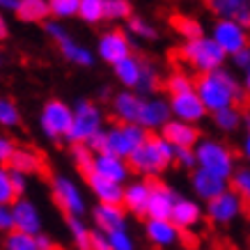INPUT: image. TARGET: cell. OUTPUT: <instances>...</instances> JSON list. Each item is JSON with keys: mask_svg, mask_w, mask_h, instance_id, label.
<instances>
[{"mask_svg": "<svg viewBox=\"0 0 250 250\" xmlns=\"http://www.w3.org/2000/svg\"><path fill=\"white\" fill-rule=\"evenodd\" d=\"M229 188H232V184L228 179L218 177V174L200 170V167L190 172V190H193L195 200H200V202H211V200H216Z\"/></svg>", "mask_w": 250, "mask_h": 250, "instance_id": "obj_16", "label": "cell"}, {"mask_svg": "<svg viewBox=\"0 0 250 250\" xmlns=\"http://www.w3.org/2000/svg\"><path fill=\"white\" fill-rule=\"evenodd\" d=\"M209 7L218 19L236 21L250 30V0H211Z\"/></svg>", "mask_w": 250, "mask_h": 250, "instance_id": "obj_27", "label": "cell"}, {"mask_svg": "<svg viewBox=\"0 0 250 250\" xmlns=\"http://www.w3.org/2000/svg\"><path fill=\"white\" fill-rule=\"evenodd\" d=\"M145 236L156 248H174L182 241V229L172 220H145Z\"/></svg>", "mask_w": 250, "mask_h": 250, "instance_id": "obj_24", "label": "cell"}, {"mask_svg": "<svg viewBox=\"0 0 250 250\" xmlns=\"http://www.w3.org/2000/svg\"><path fill=\"white\" fill-rule=\"evenodd\" d=\"M51 5V19L53 21H67L81 12V0H48Z\"/></svg>", "mask_w": 250, "mask_h": 250, "instance_id": "obj_37", "label": "cell"}, {"mask_svg": "<svg viewBox=\"0 0 250 250\" xmlns=\"http://www.w3.org/2000/svg\"><path fill=\"white\" fill-rule=\"evenodd\" d=\"M110 248L113 250H138V246L129 229H122V232L110 234Z\"/></svg>", "mask_w": 250, "mask_h": 250, "instance_id": "obj_43", "label": "cell"}, {"mask_svg": "<svg viewBox=\"0 0 250 250\" xmlns=\"http://www.w3.org/2000/svg\"><path fill=\"white\" fill-rule=\"evenodd\" d=\"M243 90L250 94V69L246 71V74H243Z\"/></svg>", "mask_w": 250, "mask_h": 250, "instance_id": "obj_55", "label": "cell"}, {"mask_svg": "<svg viewBox=\"0 0 250 250\" xmlns=\"http://www.w3.org/2000/svg\"><path fill=\"white\" fill-rule=\"evenodd\" d=\"M16 152H19V145H16L12 138H7V136L0 138V163H2V166L9 167V163H12Z\"/></svg>", "mask_w": 250, "mask_h": 250, "instance_id": "obj_44", "label": "cell"}, {"mask_svg": "<svg viewBox=\"0 0 250 250\" xmlns=\"http://www.w3.org/2000/svg\"><path fill=\"white\" fill-rule=\"evenodd\" d=\"M232 64H234L236 69H241L243 74L250 69V46L248 48H243L241 53H236L234 58H232Z\"/></svg>", "mask_w": 250, "mask_h": 250, "instance_id": "obj_50", "label": "cell"}, {"mask_svg": "<svg viewBox=\"0 0 250 250\" xmlns=\"http://www.w3.org/2000/svg\"><path fill=\"white\" fill-rule=\"evenodd\" d=\"M147 138L149 133L140 124H113V126H106L92 140L90 149L94 154H113V156L129 161L147 143Z\"/></svg>", "mask_w": 250, "mask_h": 250, "instance_id": "obj_2", "label": "cell"}, {"mask_svg": "<svg viewBox=\"0 0 250 250\" xmlns=\"http://www.w3.org/2000/svg\"><path fill=\"white\" fill-rule=\"evenodd\" d=\"M85 182H87V188H90L92 195L97 197L99 205H120L122 207V202H124V186L122 184L104 179L97 172L87 174Z\"/></svg>", "mask_w": 250, "mask_h": 250, "instance_id": "obj_26", "label": "cell"}, {"mask_svg": "<svg viewBox=\"0 0 250 250\" xmlns=\"http://www.w3.org/2000/svg\"><path fill=\"white\" fill-rule=\"evenodd\" d=\"M9 172H12V186L16 190V197H25V193H28V177L21 172H14V170H9Z\"/></svg>", "mask_w": 250, "mask_h": 250, "instance_id": "obj_46", "label": "cell"}, {"mask_svg": "<svg viewBox=\"0 0 250 250\" xmlns=\"http://www.w3.org/2000/svg\"><path fill=\"white\" fill-rule=\"evenodd\" d=\"M44 32H46V37L60 48L62 58H64L67 62L76 64V67H83V69H90V67L97 64V53L92 51L90 46L76 42V39L69 35V30L62 25L60 21H53V19H51V21H46L44 23Z\"/></svg>", "mask_w": 250, "mask_h": 250, "instance_id": "obj_8", "label": "cell"}, {"mask_svg": "<svg viewBox=\"0 0 250 250\" xmlns=\"http://www.w3.org/2000/svg\"><path fill=\"white\" fill-rule=\"evenodd\" d=\"M195 92L207 106L209 115H213L220 110H228V108H236L246 90H243V81H236V76L228 69H220L213 74L197 76Z\"/></svg>", "mask_w": 250, "mask_h": 250, "instance_id": "obj_1", "label": "cell"}, {"mask_svg": "<svg viewBox=\"0 0 250 250\" xmlns=\"http://www.w3.org/2000/svg\"><path fill=\"white\" fill-rule=\"evenodd\" d=\"M195 156H197V167H200V170L218 174V177L228 179V182H232L234 172L239 170V167H236L234 149H232L228 143H223L220 138L205 136L197 143Z\"/></svg>", "mask_w": 250, "mask_h": 250, "instance_id": "obj_4", "label": "cell"}, {"mask_svg": "<svg viewBox=\"0 0 250 250\" xmlns=\"http://www.w3.org/2000/svg\"><path fill=\"white\" fill-rule=\"evenodd\" d=\"M126 32H129L131 37H136L138 42H152V39L159 37V30L147 19H143V16H138V14H133L126 21Z\"/></svg>", "mask_w": 250, "mask_h": 250, "instance_id": "obj_32", "label": "cell"}, {"mask_svg": "<svg viewBox=\"0 0 250 250\" xmlns=\"http://www.w3.org/2000/svg\"><path fill=\"white\" fill-rule=\"evenodd\" d=\"M246 209H248V207L243 202V197L239 195L234 188L225 190L223 195H218L216 200H211V202H207V207H205L207 218L211 220L213 225H218V228L232 225L234 220L241 218Z\"/></svg>", "mask_w": 250, "mask_h": 250, "instance_id": "obj_11", "label": "cell"}, {"mask_svg": "<svg viewBox=\"0 0 250 250\" xmlns=\"http://www.w3.org/2000/svg\"><path fill=\"white\" fill-rule=\"evenodd\" d=\"M104 7H106V21H129L133 16V5L129 0H104Z\"/></svg>", "mask_w": 250, "mask_h": 250, "instance_id": "obj_38", "label": "cell"}, {"mask_svg": "<svg viewBox=\"0 0 250 250\" xmlns=\"http://www.w3.org/2000/svg\"><path fill=\"white\" fill-rule=\"evenodd\" d=\"M90 218L92 228L108 236L115 232H122V229H129V213L120 205H99L97 202L90 209Z\"/></svg>", "mask_w": 250, "mask_h": 250, "instance_id": "obj_14", "label": "cell"}, {"mask_svg": "<svg viewBox=\"0 0 250 250\" xmlns=\"http://www.w3.org/2000/svg\"><path fill=\"white\" fill-rule=\"evenodd\" d=\"M149 197H152V182H149V179H143V177H133V179L124 186V202H122V207L126 209V213L147 216Z\"/></svg>", "mask_w": 250, "mask_h": 250, "instance_id": "obj_20", "label": "cell"}, {"mask_svg": "<svg viewBox=\"0 0 250 250\" xmlns=\"http://www.w3.org/2000/svg\"><path fill=\"white\" fill-rule=\"evenodd\" d=\"M74 126V106H69L67 101L53 97L44 101V106L39 110V129L48 138L51 143L67 140Z\"/></svg>", "mask_w": 250, "mask_h": 250, "instance_id": "obj_7", "label": "cell"}, {"mask_svg": "<svg viewBox=\"0 0 250 250\" xmlns=\"http://www.w3.org/2000/svg\"><path fill=\"white\" fill-rule=\"evenodd\" d=\"M179 53H182V58L195 69L200 76L225 69V62H228V53L209 35L190 39V42H184Z\"/></svg>", "mask_w": 250, "mask_h": 250, "instance_id": "obj_5", "label": "cell"}, {"mask_svg": "<svg viewBox=\"0 0 250 250\" xmlns=\"http://www.w3.org/2000/svg\"><path fill=\"white\" fill-rule=\"evenodd\" d=\"M51 195L55 205L67 213V218H83L87 213V202L81 186L76 179H71L69 174H53L51 177Z\"/></svg>", "mask_w": 250, "mask_h": 250, "instance_id": "obj_9", "label": "cell"}, {"mask_svg": "<svg viewBox=\"0 0 250 250\" xmlns=\"http://www.w3.org/2000/svg\"><path fill=\"white\" fill-rule=\"evenodd\" d=\"M211 122H213V126H216V131L228 136V133H236V131L241 129V124L246 122V115L239 108H228V110L213 113Z\"/></svg>", "mask_w": 250, "mask_h": 250, "instance_id": "obj_31", "label": "cell"}, {"mask_svg": "<svg viewBox=\"0 0 250 250\" xmlns=\"http://www.w3.org/2000/svg\"><path fill=\"white\" fill-rule=\"evenodd\" d=\"M21 124V110L12 99L2 97L0 99V126L5 129H16Z\"/></svg>", "mask_w": 250, "mask_h": 250, "instance_id": "obj_40", "label": "cell"}, {"mask_svg": "<svg viewBox=\"0 0 250 250\" xmlns=\"http://www.w3.org/2000/svg\"><path fill=\"white\" fill-rule=\"evenodd\" d=\"M166 90L170 97L186 94V92H195V78H190L188 74H184V71H172V74L166 78Z\"/></svg>", "mask_w": 250, "mask_h": 250, "instance_id": "obj_36", "label": "cell"}, {"mask_svg": "<svg viewBox=\"0 0 250 250\" xmlns=\"http://www.w3.org/2000/svg\"><path fill=\"white\" fill-rule=\"evenodd\" d=\"M78 19L87 25H99L101 21H106V7L104 0H81V12Z\"/></svg>", "mask_w": 250, "mask_h": 250, "instance_id": "obj_33", "label": "cell"}, {"mask_svg": "<svg viewBox=\"0 0 250 250\" xmlns=\"http://www.w3.org/2000/svg\"><path fill=\"white\" fill-rule=\"evenodd\" d=\"M0 7H2V12H19V7H21V0H2L0 2Z\"/></svg>", "mask_w": 250, "mask_h": 250, "instance_id": "obj_52", "label": "cell"}, {"mask_svg": "<svg viewBox=\"0 0 250 250\" xmlns=\"http://www.w3.org/2000/svg\"><path fill=\"white\" fill-rule=\"evenodd\" d=\"M174 163L184 170H197V156H195V149H177V159Z\"/></svg>", "mask_w": 250, "mask_h": 250, "instance_id": "obj_45", "label": "cell"}, {"mask_svg": "<svg viewBox=\"0 0 250 250\" xmlns=\"http://www.w3.org/2000/svg\"><path fill=\"white\" fill-rule=\"evenodd\" d=\"M172 122V108H170V97H161V94H149L143 99V108H140V120L138 124L143 126L147 133H161L167 124Z\"/></svg>", "mask_w": 250, "mask_h": 250, "instance_id": "obj_13", "label": "cell"}, {"mask_svg": "<svg viewBox=\"0 0 250 250\" xmlns=\"http://www.w3.org/2000/svg\"><path fill=\"white\" fill-rule=\"evenodd\" d=\"M9 35V28H7V21H5V19H0V37L5 39Z\"/></svg>", "mask_w": 250, "mask_h": 250, "instance_id": "obj_54", "label": "cell"}, {"mask_svg": "<svg viewBox=\"0 0 250 250\" xmlns=\"http://www.w3.org/2000/svg\"><path fill=\"white\" fill-rule=\"evenodd\" d=\"M99 97H101V99H108V101H110L115 94L110 92V87H101V90H99Z\"/></svg>", "mask_w": 250, "mask_h": 250, "instance_id": "obj_53", "label": "cell"}, {"mask_svg": "<svg viewBox=\"0 0 250 250\" xmlns=\"http://www.w3.org/2000/svg\"><path fill=\"white\" fill-rule=\"evenodd\" d=\"M241 156L250 167V115H246V133L241 136Z\"/></svg>", "mask_w": 250, "mask_h": 250, "instance_id": "obj_49", "label": "cell"}, {"mask_svg": "<svg viewBox=\"0 0 250 250\" xmlns=\"http://www.w3.org/2000/svg\"><path fill=\"white\" fill-rule=\"evenodd\" d=\"M170 108H172V120L188 122V124H195V126L205 117H209V110L202 104V99L197 97V92H186V94L170 97Z\"/></svg>", "mask_w": 250, "mask_h": 250, "instance_id": "obj_17", "label": "cell"}, {"mask_svg": "<svg viewBox=\"0 0 250 250\" xmlns=\"http://www.w3.org/2000/svg\"><path fill=\"white\" fill-rule=\"evenodd\" d=\"M16 200L19 197L12 186V172H9V167H2L0 170V207H12Z\"/></svg>", "mask_w": 250, "mask_h": 250, "instance_id": "obj_41", "label": "cell"}, {"mask_svg": "<svg viewBox=\"0 0 250 250\" xmlns=\"http://www.w3.org/2000/svg\"><path fill=\"white\" fill-rule=\"evenodd\" d=\"M229 184H232V188L243 197L246 207L250 209V167H239Z\"/></svg>", "mask_w": 250, "mask_h": 250, "instance_id": "obj_42", "label": "cell"}, {"mask_svg": "<svg viewBox=\"0 0 250 250\" xmlns=\"http://www.w3.org/2000/svg\"><path fill=\"white\" fill-rule=\"evenodd\" d=\"M94 159L97 154L90 149V145H71V161L85 177L94 172Z\"/></svg>", "mask_w": 250, "mask_h": 250, "instance_id": "obj_35", "label": "cell"}, {"mask_svg": "<svg viewBox=\"0 0 250 250\" xmlns=\"http://www.w3.org/2000/svg\"><path fill=\"white\" fill-rule=\"evenodd\" d=\"M179 195L170 188L167 184L152 182V197H149V207H147V220H172V211L177 205Z\"/></svg>", "mask_w": 250, "mask_h": 250, "instance_id": "obj_19", "label": "cell"}, {"mask_svg": "<svg viewBox=\"0 0 250 250\" xmlns=\"http://www.w3.org/2000/svg\"><path fill=\"white\" fill-rule=\"evenodd\" d=\"M161 136L166 138L167 143H172L177 149H195L197 143L202 140V133L195 124H188V122H179L172 120L166 129L161 131Z\"/></svg>", "mask_w": 250, "mask_h": 250, "instance_id": "obj_25", "label": "cell"}, {"mask_svg": "<svg viewBox=\"0 0 250 250\" xmlns=\"http://www.w3.org/2000/svg\"><path fill=\"white\" fill-rule=\"evenodd\" d=\"M209 37L216 42V44L229 55L234 58L236 53H241L243 48L250 46V37L248 30L239 25L236 21H228V19H216L209 28Z\"/></svg>", "mask_w": 250, "mask_h": 250, "instance_id": "obj_12", "label": "cell"}, {"mask_svg": "<svg viewBox=\"0 0 250 250\" xmlns=\"http://www.w3.org/2000/svg\"><path fill=\"white\" fill-rule=\"evenodd\" d=\"M2 250H39L37 236L23 234V232H9L5 234V241H2Z\"/></svg>", "mask_w": 250, "mask_h": 250, "instance_id": "obj_39", "label": "cell"}, {"mask_svg": "<svg viewBox=\"0 0 250 250\" xmlns=\"http://www.w3.org/2000/svg\"><path fill=\"white\" fill-rule=\"evenodd\" d=\"M174 30L179 32L184 37V42H190V39H197V37H205V30H202V23L197 21L195 16H174Z\"/></svg>", "mask_w": 250, "mask_h": 250, "instance_id": "obj_34", "label": "cell"}, {"mask_svg": "<svg viewBox=\"0 0 250 250\" xmlns=\"http://www.w3.org/2000/svg\"><path fill=\"white\" fill-rule=\"evenodd\" d=\"M145 69H147V60L138 58V55H131V58L115 64L113 76L122 85V90L138 92V87H140V83H143V78H145Z\"/></svg>", "mask_w": 250, "mask_h": 250, "instance_id": "obj_23", "label": "cell"}, {"mask_svg": "<svg viewBox=\"0 0 250 250\" xmlns=\"http://www.w3.org/2000/svg\"><path fill=\"white\" fill-rule=\"evenodd\" d=\"M9 209H12V216H14V229L16 232H23V234H30V236H39L42 232H44V218H42V211L37 209V205H35L32 200H28V197H19Z\"/></svg>", "mask_w": 250, "mask_h": 250, "instance_id": "obj_15", "label": "cell"}, {"mask_svg": "<svg viewBox=\"0 0 250 250\" xmlns=\"http://www.w3.org/2000/svg\"><path fill=\"white\" fill-rule=\"evenodd\" d=\"M0 229L9 234L14 232V216H12V209L9 207H0Z\"/></svg>", "mask_w": 250, "mask_h": 250, "instance_id": "obj_47", "label": "cell"}, {"mask_svg": "<svg viewBox=\"0 0 250 250\" xmlns=\"http://www.w3.org/2000/svg\"><path fill=\"white\" fill-rule=\"evenodd\" d=\"M106 115L97 101L92 99H78L74 104V126L67 143L71 145H90L94 138L106 129Z\"/></svg>", "mask_w": 250, "mask_h": 250, "instance_id": "obj_6", "label": "cell"}, {"mask_svg": "<svg viewBox=\"0 0 250 250\" xmlns=\"http://www.w3.org/2000/svg\"><path fill=\"white\" fill-rule=\"evenodd\" d=\"M19 21L23 23H46L51 21V5L48 0H21V7L16 12Z\"/></svg>", "mask_w": 250, "mask_h": 250, "instance_id": "obj_28", "label": "cell"}, {"mask_svg": "<svg viewBox=\"0 0 250 250\" xmlns=\"http://www.w3.org/2000/svg\"><path fill=\"white\" fill-rule=\"evenodd\" d=\"M92 250H113L110 248V236L104 232H92Z\"/></svg>", "mask_w": 250, "mask_h": 250, "instance_id": "obj_48", "label": "cell"}, {"mask_svg": "<svg viewBox=\"0 0 250 250\" xmlns=\"http://www.w3.org/2000/svg\"><path fill=\"white\" fill-rule=\"evenodd\" d=\"M37 243H39V250H53V239L46 234V232H42L37 236Z\"/></svg>", "mask_w": 250, "mask_h": 250, "instance_id": "obj_51", "label": "cell"}, {"mask_svg": "<svg viewBox=\"0 0 250 250\" xmlns=\"http://www.w3.org/2000/svg\"><path fill=\"white\" fill-rule=\"evenodd\" d=\"M9 170L21 174H35L42 170V154L35 152L32 147H19V152L14 154V159L9 163Z\"/></svg>", "mask_w": 250, "mask_h": 250, "instance_id": "obj_29", "label": "cell"}, {"mask_svg": "<svg viewBox=\"0 0 250 250\" xmlns=\"http://www.w3.org/2000/svg\"><path fill=\"white\" fill-rule=\"evenodd\" d=\"M143 99L138 92L120 90L110 99V115L115 117V124H138Z\"/></svg>", "mask_w": 250, "mask_h": 250, "instance_id": "obj_18", "label": "cell"}, {"mask_svg": "<svg viewBox=\"0 0 250 250\" xmlns=\"http://www.w3.org/2000/svg\"><path fill=\"white\" fill-rule=\"evenodd\" d=\"M94 172L104 179H110L115 184H122L126 186L131 182V166L126 159H120V156H113V154H97L94 159Z\"/></svg>", "mask_w": 250, "mask_h": 250, "instance_id": "obj_22", "label": "cell"}, {"mask_svg": "<svg viewBox=\"0 0 250 250\" xmlns=\"http://www.w3.org/2000/svg\"><path fill=\"white\" fill-rule=\"evenodd\" d=\"M94 53H97L99 60L110 64V67H115L117 62L126 60L131 55H136L133 53V39L122 28H108V30L101 32L97 39Z\"/></svg>", "mask_w": 250, "mask_h": 250, "instance_id": "obj_10", "label": "cell"}, {"mask_svg": "<svg viewBox=\"0 0 250 250\" xmlns=\"http://www.w3.org/2000/svg\"><path fill=\"white\" fill-rule=\"evenodd\" d=\"M205 216H207V211L200 200L179 195L177 205H174V211H172V223L182 232H193L195 228H200V223L205 220Z\"/></svg>", "mask_w": 250, "mask_h": 250, "instance_id": "obj_21", "label": "cell"}, {"mask_svg": "<svg viewBox=\"0 0 250 250\" xmlns=\"http://www.w3.org/2000/svg\"><path fill=\"white\" fill-rule=\"evenodd\" d=\"M174 159H177V147L172 143H167L161 133H156V136L147 138V143L131 156L129 166L131 172H136L138 177L156 182V177L161 172H166L174 163Z\"/></svg>", "mask_w": 250, "mask_h": 250, "instance_id": "obj_3", "label": "cell"}, {"mask_svg": "<svg viewBox=\"0 0 250 250\" xmlns=\"http://www.w3.org/2000/svg\"><path fill=\"white\" fill-rule=\"evenodd\" d=\"M67 232L71 246L76 250H92V232L94 229L83 218H67Z\"/></svg>", "mask_w": 250, "mask_h": 250, "instance_id": "obj_30", "label": "cell"}]
</instances>
